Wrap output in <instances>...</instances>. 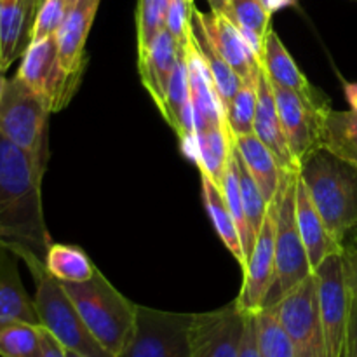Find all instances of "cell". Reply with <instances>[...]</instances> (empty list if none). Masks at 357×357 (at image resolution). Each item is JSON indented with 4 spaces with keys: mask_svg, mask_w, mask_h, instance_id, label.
I'll list each match as a JSON object with an SVG mask.
<instances>
[{
    "mask_svg": "<svg viewBox=\"0 0 357 357\" xmlns=\"http://www.w3.org/2000/svg\"><path fill=\"white\" fill-rule=\"evenodd\" d=\"M197 7H192V21H190V37L194 42L195 49L201 54L202 61L208 66V72L211 75L213 84L216 87V93H218L220 103H222L223 110L227 114V108H229L230 101L236 96V93L239 91L243 79L234 72L232 66L225 61L222 54L218 52V49L213 45L211 38L206 33L204 26L201 23V17H199Z\"/></svg>",
    "mask_w": 357,
    "mask_h": 357,
    "instance_id": "obj_24",
    "label": "cell"
},
{
    "mask_svg": "<svg viewBox=\"0 0 357 357\" xmlns=\"http://www.w3.org/2000/svg\"><path fill=\"white\" fill-rule=\"evenodd\" d=\"M0 357H42V326L30 323L0 326Z\"/></svg>",
    "mask_w": 357,
    "mask_h": 357,
    "instance_id": "obj_32",
    "label": "cell"
},
{
    "mask_svg": "<svg viewBox=\"0 0 357 357\" xmlns=\"http://www.w3.org/2000/svg\"><path fill=\"white\" fill-rule=\"evenodd\" d=\"M192 317L138 305L135 335L119 357H190Z\"/></svg>",
    "mask_w": 357,
    "mask_h": 357,
    "instance_id": "obj_8",
    "label": "cell"
},
{
    "mask_svg": "<svg viewBox=\"0 0 357 357\" xmlns=\"http://www.w3.org/2000/svg\"><path fill=\"white\" fill-rule=\"evenodd\" d=\"M296 223H298L300 236H302L303 246H305L309 261L316 271L324 258L330 255L342 253V248L328 232L316 204L309 194L305 181L300 176L296 178Z\"/></svg>",
    "mask_w": 357,
    "mask_h": 357,
    "instance_id": "obj_21",
    "label": "cell"
},
{
    "mask_svg": "<svg viewBox=\"0 0 357 357\" xmlns=\"http://www.w3.org/2000/svg\"><path fill=\"white\" fill-rule=\"evenodd\" d=\"M66 357H82V356L75 354V352H72V351H66Z\"/></svg>",
    "mask_w": 357,
    "mask_h": 357,
    "instance_id": "obj_45",
    "label": "cell"
},
{
    "mask_svg": "<svg viewBox=\"0 0 357 357\" xmlns=\"http://www.w3.org/2000/svg\"><path fill=\"white\" fill-rule=\"evenodd\" d=\"M45 268L61 282H84L91 279L96 267L86 251L72 244L52 243L45 255Z\"/></svg>",
    "mask_w": 357,
    "mask_h": 357,
    "instance_id": "obj_29",
    "label": "cell"
},
{
    "mask_svg": "<svg viewBox=\"0 0 357 357\" xmlns=\"http://www.w3.org/2000/svg\"><path fill=\"white\" fill-rule=\"evenodd\" d=\"M208 2L209 6H211V10H222L227 0H208Z\"/></svg>",
    "mask_w": 357,
    "mask_h": 357,
    "instance_id": "obj_43",
    "label": "cell"
},
{
    "mask_svg": "<svg viewBox=\"0 0 357 357\" xmlns=\"http://www.w3.org/2000/svg\"><path fill=\"white\" fill-rule=\"evenodd\" d=\"M272 89H274L282 131L288 139L289 150L300 166L307 155L321 146V122L330 108V103H314L300 96L295 91L286 89L274 82H272Z\"/></svg>",
    "mask_w": 357,
    "mask_h": 357,
    "instance_id": "obj_12",
    "label": "cell"
},
{
    "mask_svg": "<svg viewBox=\"0 0 357 357\" xmlns=\"http://www.w3.org/2000/svg\"><path fill=\"white\" fill-rule=\"evenodd\" d=\"M16 255L33 275V302L40 326L45 328L66 351L82 357H115L93 337L61 282L45 268L44 260L28 251H20Z\"/></svg>",
    "mask_w": 357,
    "mask_h": 357,
    "instance_id": "obj_4",
    "label": "cell"
},
{
    "mask_svg": "<svg viewBox=\"0 0 357 357\" xmlns=\"http://www.w3.org/2000/svg\"><path fill=\"white\" fill-rule=\"evenodd\" d=\"M296 178L298 171H288L279 188L274 279L265 298L264 309L274 307L293 288L314 274L296 223Z\"/></svg>",
    "mask_w": 357,
    "mask_h": 357,
    "instance_id": "obj_5",
    "label": "cell"
},
{
    "mask_svg": "<svg viewBox=\"0 0 357 357\" xmlns=\"http://www.w3.org/2000/svg\"><path fill=\"white\" fill-rule=\"evenodd\" d=\"M347 110L328 108L321 122L319 145L338 159L357 167V94Z\"/></svg>",
    "mask_w": 357,
    "mask_h": 357,
    "instance_id": "obj_25",
    "label": "cell"
},
{
    "mask_svg": "<svg viewBox=\"0 0 357 357\" xmlns=\"http://www.w3.org/2000/svg\"><path fill=\"white\" fill-rule=\"evenodd\" d=\"M279 211V192L274 201L268 204L264 225L257 236L253 251L248 258L244 271L243 288L236 303L246 314L260 312L265 305V298L274 279V260H275V227H278Z\"/></svg>",
    "mask_w": 357,
    "mask_h": 357,
    "instance_id": "obj_13",
    "label": "cell"
},
{
    "mask_svg": "<svg viewBox=\"0 0 357 357\" xmlns=\"http://www.w3.org/2000/svg\"><path fill=\"white\" fill-rule=\"evenodd\" d=\"M232 139L241 159L244 160L251 176H253L258 188L264 194L265 201L271 204L275 195H278L282 178L288 171L282 169L278 157L272 153V150L255 132L253 135L232 136Z\"/></svg>",
    "mask_w": 357,
    "mask_h": 357,
    "instance_id": "obj_23",
    "label": "cell"
},
{
    "mask_svg": "<svg viewBox=\"0 0 357 357\" xmlns=\"http://www.w3.org/2000/svg\"><path fill=\"white\" fill-rule=\"evenodd\" d=\"M342 260H344L347 288L351 291L352 298L357 300V236L344 246V250H342Z\"/></svg>",
    "mask_w": 357,
    "mask_h": 357,
    "instance_id": "obj_38",
    "label": "cell"
},
{
    "mask_svg": "<svg viewBox=\"0 0 357 357\" xmlns=\"http://www.w3.org/2000/svg\"><path fill=\"white\" fill-rule=\"evenodd\" d=\"M222 13L239 28L258 59L264 54L265 38L272 30V13L260 0H227Z\"/></svg>",
    "mask_w": 357,
    "mask_h": 357,
    "instance_id": "obj_27",
    "label": "cell"
},
{
    "mask_svg": "<svg viewBox=\"0 0 357 357\" xmlns=\"http://www.w3.org/2000/svg\"><path fill=\"white\" fill-rule=\"evenodd\" d=\"M197 13L213 45L218 49L220 54L225 58V61L232 66L234 72L241 79H246L260 68V59L257 58L239 28L225 16V13L222 10H211L209 14L201 13V10Z\"/></svg>",
    "mask_w": 357,
    "mask_h": 357,
    "instance_id": "obj_18",
    "label": "cell"
},
{
    "mask_svg": "<svg viewBox=\"0 0 357 357\" xmlns=\"http://www.w3.org/2000/svg\"><path fill=\"white\" fill-rule=\"evenodd\" d=\"M42 357H66V349L42 328Z\"/></svg>",
    "mask_w": 357,
    "mask_h": 357,
    "instance_id": "obj_40",
    "label": "cell"
},
{
    "mask_svg": "<svg viewBox=\"0 0 357 357\" xmlns=\"http://www.w3.org/2000/svg\"><path fill=\"white\" fill-rule=\"evenodd\" d=\"M260 63L272 82L278 84V86L295 91L300 96L307 98L314 103H328L326 96L319 89H316L309 82V79L300 72L295 59L291 58V54L274 30L268 31L267 38H265L264 54H261Z\"/></svg>",
    "mask_w": 357,
    "mask_h": 357,
    "instance_id": "obj_22",
    "label": "cell"
},
{
    "mask_svg": "<svg viewBox=\"0 0 357 357\" xmlns=\"http://www.w3.org/2000/svg\"><path fill=\"white\" fill-rule=\"evenodd\" d=\"M171 0H138L136 6V42L138 56L145 54L157 35L166 28Z\"/></svg>",
    "mask_w": 357,
    "mask_h": 357,
    "instance_id": "obj_34",
    "label": "cell"
},
{
    "mask_svg": "<svg viewBox=\"0 0 357 357\" xmlns=\"http://www.w3.org/2000/svg\"><path fill=\"white\" fill-rule=\"evenodd\" d=\"M6 84H7V79L6 75H3V72L0 70V101H2V96H3V89H6Z\"/></svg>",
    "mask_w": 357,
    "mask_h": 357,
    "instance_id": "obj_44",
    "label": "cell"
},
{
    "mask_svg": "<svg viewBox=\"0 0 357 357\" xmlns=\"http://www.w3.org/2000/svg\"><path fill=\"white\" fill-rule=\"evenodd\" d=\"M183 47L185 45L178 44L173 35L164 28L145 54L138 56L139 79L159 110H162L166 103L171 77Z\"/></svg>",
    "mask_w": 357,
    "mask_h": 357,
    "instance_id": "obj_15",
    "label": "cell"
},
{
    "mask_svg": "<svg viewBox=\"0 0 357 357\" xmlns=\"http://www.w3.org/2000/svg\"><path fill=\"white\" fill-rule=\"evenodd\" d=\"M42 2H44V0H37V9H38V6H40Z\"/></svg>",
    "mask_w": 357,
    "mask_h": 357,
    "instance_id": "obj_46",
    "label": "cell"
},
{
    "mask_svg": "<svg viewBox=\"0 0 357 357\" xmlns=\"http://www.w3.org/2000/svg\"><path fill=\"white\" fill-rule=\"evenodd\" d=\"M44 171L0 135V239L14 251L45 260L52 239L42 209Z\"/></svg>",
    "mask_w": 357,
    "mask_h": 357,
    "instance_id": "obj_1",
    "label": "cell"
},
{
    "mask_svg": "<svg viewBox=\"0 0 357 357\" xmlns=\"http://www.w3.org/2000/svg\"><path fill=\"white\" fill-rule=\"evenodd\" d=\"M255 314H246V324H244L243 342H241L239 357H260L257 340V317Z\"/></svg>",
    "mask_w": 357,
    "mask_h": 357,
    "instance_id": "obj_39",
    "label": "cell"
},
{
    "mask_svg": "<svg viewBox=\"0 0 357 357\" xmlns=\"http://www.w3.org/2000/svg\"><path fill=\"white\" fill-rule=\"evenodd\" d=\"M246 312L230 302L222 309L194 314L190 324V357H239Z\"/></svg>",
    "mask_w": 357,
    "mask_h": 357,
    "instance_id": "obj_11",
    "label": "cell"
},
{
    "mask_svg": "<svg viewBox=\"0 0 357 357\" xmlns=\"http://www.w3.org/2000/svg\"><path fill=\"white\" fill-rule=\"evenodd\" d=\"M17 260L20 257L0 239V326L13 323L40 326L33 298H30L20 278Z\"/></svg>",
    "mask_w": 357,
    "mask_h": 357,
    "instance_id": "obj_17",
    "label": "cell"
},
{
    "mask_svg": "<svg viewBox=\"0 0 357 357\" xmlns=\"http://www.w3.org/2000/svg\"><path fill=\"white\" fill-rule=\"evenodd\" d=\"M75 2L77 0H44L35 14L30 42L42 40V38L54 35L66 14L75 6Z\"/></svg>",
    "mask_w": 357,
    "mask_h": 357,
    "instance_id": "obj_36",
    "label": "cell"
},
{
    "mask_svg": "<svg viewBox=\"0 0 357 357\" xmlns=\"http://www.w3.org/2000/svg\"><path fill=\"white\" fill-rule=\"evenodd\" d=\"M223 195L227 199V204H229L230 213H232L234 220H236L237 230H239L241 241H243L244 253H246V264L248 258H250L251 251H253L255 243H257V237L251 232V227L248 225L246 215H244V204H243V194H241V181H239V166H237V152L236 146L232 150V157H230L229 167H227L225 178H223L222 183Z\"/></svg>",
    "mask_w": 357,
    "mask_h": 357,
    "instance_id": "obj_31",
    "label": "cell"
},
{
    "mask_svg": "<svg viewBox=\"0 0 357 357\" xmlns=\"http://www.w3.org/2000/svg\"><path fill=\"white\" fill-rule=\"evenodd\" d=\"M257 317V340L260 357H296L291 338L272 309H261Z\"/></svg>",
    "mask_w": 357,
    "mask_h": 357,
    "instance_id": "obj_33",
    "label": "cell"
},
{
    "mask_svg": "<svg viewBox=\"0 0 357 357\" xmlns=\"http://www.w3.org/2000/svg\"><path fill=\"white\" fill-rule=\"evenodd\" d=\"M328 357H347L352 295L345 282L342 253L330 255L314 271Z\"/></svg>",
    "mask_w": 357,
    "mask_h": 357,
    "instance_id": "obj_7",
    "label": "cell"
},
{
    "mask_svg": "<svg viewBox=\"0 0 357 357\" xmlns=\"http://www.w3.org/2000/svg\"><path fill=\"white\" fill-rule=\"evenodd\" d=\"M61 284L93 337L110 354L121 356L135 335L138 305L115 289L98 268L87 281Z\"/></svg>",
    "mask_w": 357,
    "mask_h": 357,
    "instance_id": "obj_3",
    "label": "cell"
},
{
    "mask_svg": "<svg viewBox=\"0 0 357 357\" xmlns=\"http://www.w3.org/2000/svg\"><path fill=\"white\" fill-rule=\"evenodd\" d=\"M101 0H77L54 33L59 61L68 75L80 79L86 61V42Z\"/></svg>",
    "mask_w": 357,
    "mask_h": 357,
    "instance_id": "obj_14",
    "label": "cell"
},
{
    "mask_svg": "<svg viewBox=\"0 0 357 357\" xmlns=\"http://www.w3.org/2000/svg\"><path fill=\"white\" fill-rule=\"evenodd\" d=\"M255 135L272 150V153L278 157L282 169L300 171L298 162H296L295 157H293L288 145V139H286L284 131H282V124L281 119H279L271 77L267 75L264 66H260V75H258V100L257 114H255Z\"/></svg>",
    "mask_w": 357,
    "mask_h": 357,
    "instance_id": "obj_19",
    "label": "cell"
},
{
    "mask_svg": "<svg viewBox=\"0 0 357 357\" xmlns=\"http://www.w3.org/2000/svg\"><path fill=\"white\" fill-rule=\"evenodd\" d=\"M192 7L187 0H171L166 17V30L174 37L180 45H187L190 40Z\"/></svg>",
    "mask_w": 357,
    "mask_h": 357,
    "instance_id": "obj_37",
    "label": "cell"
},
{
    "mask_svg": "<svg viewBox=\"0 0 357 357\" xmlns=\"http://www.w3.org/2000/svg\"><path fill=\"white\" fill-rule=\"evenodd\" d=\"M237 166H239V181L241 194H243L244 215H246L248 225L251 227V232L257 237L258 232L261 230V225H264L265 215H267L268 211V202L265 201L264 194H261L260 188H258L257 181L253 180L250 169L246 167L244 160L241 159L239 152H237Z\"/></svg>",
    "mask_w": 357,
    "mask_h": 357,
    "instance_id": "obj_35",
    "label": "cell"
},
{
    "mask_svg": "<svg viewBox=\"0 0 357 357\" xmlns=\"http://www.w3.org/2000/svg\"><path fill=\"white\" fill-rule=\"evenodd\" d=\"M300 176L328 232L344 250L357 236V167L319 146L300 164Z\"/></svg>",
    "mask_w": 357,
    "mask_h": 357,
    "instance_id": "obj_2",
    "label": "cell"
},
{
    "mask_svg": "<svg viewBox=\"0 0 357 357\" xmlns=\"http://www.w3.org/2000/svg\"><path fill=\"white\" fill-rule=\"evenodd\" d=\"M37 0H0V70L6 72L31 40Z\"/></svg>",
    "mask_w": 357,
    "mask_h": 357,
    "instance_id": "obj_20",
    "label": "cell"
},
{
    "mask_svg": "<svg viewBox=\"0 0 357 357\" xmlns=\"http://www.w3.org/2000/svg\"><path fill=\"white\" fill-rule=\"evenodd\" d=\"M201 171V169H199ZM201 185H202V199H204L206 211L215 225L218 237L225 244L234 258L241 264V267H246V253H244L243 241H241L239 230H237L236 220L230 213L227 199L223 190L209 178L206 171H201Z\"/></svg>",
    "mask_w": 357,
    "mask_h": 357,
    "instance_id": "obj_26",
    "label": "cell"
},
{
    "mask_svg": "<svg viewBox=\"0 0 357 357\" xmlns=\"http://www.w3.org/2000/svg\"><path fill=\"white\" fill-rule=\"evenodd\" d=\"M268 309L274 310L279 323L291 338L296 357H328L321 324L316 275H309Z\"/></svg>",
    "mask_w": 357,
    "mask_h": 357,
    "instance_id": "obj_9",
    "label": "cell"
},
{
    "mask_svg": "<svg viewBox=\"0 0 357 357\" xmlns=\"http://www.w3.org/2000/svg\"><path fill=\"white\" fill-rule=\"evenodd\" d=\"M187 70L195 135L208 128H215V126H227L225 110L220 103L218 93H216V87L208 72V66L204 65L201 54L195 49L192 37L187 44Z\"/></svg>",
    "mask_w": 357,
    "mask_h": 357,
    "instance_id": "obj_16",
    "label": "cell"
},
{
    "mask_svg": "<svg viewBox=\"0 0 357 357\" xmlns=\"http://www.w3.org/2000/svg\"><path fill=\"white\" fill-rule=\"evenodd\" d=\"M16 77L38 94L51 112L65 108L80 84V79L68 75L61 66L54 35L30 42L21 56Z\"/></svg>",
    "mask_w": 357,
    "mask_h": 357,
    "instance_id": "obj_10",
    "label": "cell"
},
{
    "mask_svg": "<svg viewBox=\"0 0 357 357\" xmlns=\"http://www.w3.org/2000/svg\"><path fill=\"white\" fill-rule=\"evenodd\" d=\"M187 2H188V3H194V0H187Z\"/></svg>",
    "mask_w": 357,
    "mask_h": 357,
    "instance_id": "obj_47",
    "label": "cell"
},
{
    "mask_svg": "<svg viewBox=\"0 0 357 357\" xmlns=\"http://www.w3.org/2000/svg\"><path fill=\"white\" fill-rule=\"evenodd\" d=\"M261 66V65H260ZM258 75L260 68L250 77L243 79L239 91L230 101L227 108V126H229L232 136L253 135L255 132V114H257L258 100Z\"/></svg>",
    "mask_w": 357,
    "mask_h": 357,
    "instance_id": "obj_30",
    "label": "cell"
},
{
    "mask_svg": "<svg viewBox=\"0 0 357 357\" xmlns=\"http://www.w3.org/2000/svg\"><path fill=\"white\" fill-rule=\"evenodd\" d=\"M347 357H357V300H354V298H352L351 333H349Z\"/></svg>",
    "mask_w": 357,
    "mask_h": 357,
    "instance_id": "obj_41",
    "label": "cell"
},
{
    "mask_svg": "<svg viewBox=\"0 0 357 357\" xmlns=\"http://www.w3.org/2000/svg\"><path fill=\"white\" fill-rule=\"evenodd\" d=\"M51 108L17 77L7 79L0 101V135L35 160L45 173L49 160Z\"/></svg>",
    "mask_w": 357,
    "mask_h": 357,
    "instance_id": "obj_6",
    "label": "cell"
},
{
    "mask_svg": "<svg viewBox=\"0 0 357 357\" xmlns=\"http://www.w3.org/2000/svg\"><path fill=\"white\" fill-rule=\"evenodd\" d=\"M260 2L264 3V6L267 7L272 14H274L275 10L282 9V7L293 6V3H295V0H260Z\"/></svg>",
    "mask_w": 357,
    "mask_h": 357,
    "instance_id": "obj_42",
    "label": "cell"
},
{
    "mask_svg": "<svg viewBox=\"0 0 357 357\" xmlns=\"http://www.w3.org/2000/svg\"><path fill=\"white\" fill-rule=\"evenodd\" d=\"M197 167L206 171L213 181L222 188L227 167L234 150L232 132L227 126H215L197 132Z\"/></svg>",
    "mask_w": 357,
    "mask_h": 357,
    "instance_id": "obj_28",
    "label": "cell"
}]
</instances>
